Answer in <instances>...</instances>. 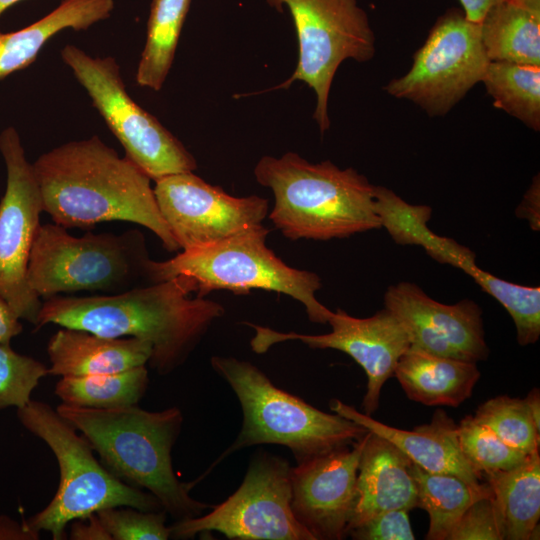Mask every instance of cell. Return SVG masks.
I'll return each instance as SVG.
<instances>
[{
	"mask_svg": "<svg viewBox=\"0 0 540 540\" xmlns=\"http://www.w3.org/2000/svg\"><path fill=\"white\" fill-rule=\"evenodd\" d=\"M187 276L140 285L115 294L57 295L42 302L35 331L48 325L107 337H132L152 346L148 361L161 376L183 365L213 322L225 313L219 303L194 297Z\"/></svg>",
	"mask_w": 540,
	"mask_h": 540,
	"instance_id": "cell-1",
	"label": "cell"
},
{
	"mask_svg": "<svg viewBox=\"0 0 540 540\" xmlns=\"http://www.w3.org/2000/svg\"><path fill=\"white\" fill-rule=\"evenodd\" d=\"M32 164L43 212L53 223L66 229L136 223L151 230L167 251L180 249L159 211L151 179L98 136L62 144Z\"/></svg>",
	"mask_w": 540,
	"mask_h": 540,
	"instance_id": "cell-2",
	"label": "cell"
},
{
	"mask_svg": "<svg viewBox=\"0 0 540 540\" xmlns=\"http://www.w3.org/2000/svg\"><path fill=\"white\" fill-rule=\"evenodd\" d=\"M56 410L84 436L111 474L151 493L175 521L212 508L192 498L190 483L174 472L171 453L184 419L178 407L147 411L137 404L100 409L61 403Z\"/></svg>",
	"mask_w": 540,
	"mask_h": 540,
	"instance_id": "cell-3",
	"label": "cell"
},
{
	"mask_svg": "<svg viewBox=\"0 0 540 540\" xmlns=\"http://www.w3.org/2000/svg\"><path fill=\"white\" fill-rule=\"evenodd\" d=\"M259 184L274 194L269 218L291 240H330L381 228L375 186L353 168L331 161L310 163L294 152L262 157Z\"/></svg>",
	"mask_w": 540,
	"mask_h": 540,
	"instance_id": "cell-4",
	"label": "cell"
},
{
	"mask_svg": "<svg viewBox=\"0 0 540 540\" xmlns=\"http://www.w3.org/2000/svg\"><path fill=\"white\" fill-rule=\"evenodd\" d=\"M213 370L238 398L243 413L233 443L196 480L193 487L226 457L260 444L287 447L296 463L352 445L367 429L337 413L330 414L273 384L257 366L234 357L213 356Z\"/></svg>",
	"mask_w": 540,
	"mask_h": 540,
	"instance_id": "cell-5",
	"label": "cell"
},
{
	"mask_svg": "<svg viewBox=\"0 0 540 540\" xmlns=\"http://www.w3.org/2000/svg\"><path fill=\"white\" fill-rule=\"evenodd\" d=\"M17 418L26 430L46 443L59 467L54 497L26 520L33 529L49 532L54 540H63L68 523L107 507L164 510L151 493L111 474L95 457L84 436L49 404L31 400L17 409Z\"/></svg>",
	"mask_w": 540,
	"mask_h": 540,
	"instance_id": "cell-6",
	"label": "cell"
},
{
	"mask_svg": "<svg viewBox=\"0 0 540 540\" xmlns=\"http://www.w3.org/2000/svg\"><path fill=\"white\" fill-rule=\"evenodd\" d=\"M268 234L262 224L213 244L182 250L165 261L150 259L147 281L184 275L194 281L198 297L221 289L235 294H248L252 289L274 291L303 304L310 321L327 323L332 311L315 297L322 286L320 277L284 263L267 247Z\"/></svg>",
	"mask_w": 540,
	"mask_h": 540,
	"instance_id": "cell-7",
	"label": "cell"
},
{
	"mask_svg": "<svg viewBox=\"0 0 540 540\" xmlns=\"http://www.w3.org/2000/svg\"><path fill=\"white\" fill-rule=\"evenodd\" d=\"M149 260L144 235L137 229L76 237L55 223L41 224L27 281L44 300L80 291L115 294L148 282Z\"/></svg>",
	"mask_w": 540,
	"mask_h": 540,
	"instance_id": "cell-8",
	"label": "cell"
},
{
	"mask_svg": "<svg viewBox=\"0 0 540 540\" xmlns=\"http://www.w3.org/2000/svg\"><path fill=\"white\" fill-rule=\"evenodd\" d=\"M60 55L125 156L151 180L197 169L195 158L181 141L130 97L113 57H92L73 44L64 46Z\"/></svg>",
	"mask_w": 540,
	"mask_h": 540,
	"instance_id": "cell-9",
	"label": "cell"
},
{
	"mask_svg": "<svg viewBox=\"0 0 540 540\" xmlns=\"http://www.w3.org/2000/svg\"><path fill=\"white\" fill-rule=\"evenodd\" d=\"M282 11L285 5L297 33L299 56L293 74L272 88L287 89L302 81L316 94L313 118L320 132L330 127L328 99L333 78L340 64L353 59L371 60L376 52L375 34L367 13L357 0H267Z\"/></svg>",
	"mask_w": 540,
	"mask_h": 540,
	"instance_id": "cell-10",
	"label": "cell"
},
{
	"mask_svg": "<svg viewBox=\"0 0 540 540\" xmlns=\"http://www.w3.org/2000/svg\"><path fill=\"white\" fill-rule=\"evenodd\" d=\"M291 468L285 458L258 451L233 494L208 513L175 521L170 538L216 531L236 540H315L292 513Z\"/></svg>",
	"mask_w": 540,
	"mask_h": 540,
	"instance_id": "cell-11",
	"label": "cell"
},
{
	"mask_svg": "<svg viewBox=\"0 0 540 540\" xmlns=\"http://www.w3.org/2000/svg\"><path fill=\"white\" fill-rule=\"evenodd\" d=\"M489 62L479 23L452 8L437 19L409 71L392 79L384 91L413 102L431 117L444 116L482 82Z\"/></svg>",
	"mask_w": 540,
	"mask_h": 540,
	"instance_id": "cell-12",
	"label": "cell"
},
{
	"mask_svg": "<svg viewBox=\"0 0 540 540\" xmlns=\"http://www.w3.org/2000/svg\"><path fill=\"white\" fill-rule=\"evenodd\" d=\"M0 152L7 169L5 193L0 201V296L16 315L35 324L42 299L27 281L31 249L43 212L40 187L14 127L0 134Z\"/></svg>",
	"mask_w": 540,
	"mask_h": 540,
	"instance_id": "cell-13",
	"label": "cell"
},
{
	"mask_svg": "<svg viewBox=\"0 0 540 540\" xmlns=\"http://www.w3.org/2000/svg\"><path fill=\"white\" fill-rule=\"evenodd\" d=\"M332 331L327 334L309 335L280 332L245 322L255 334L250 340L257 354L267 352L275 344L301 341L312 349H335L348 354L365 371L366 393L362 408L371 416L379 406L385 382L394 376L399 359L409 350L410 339L400 320L387 308L371 317L356 318L342 309L331 313L328 322Z\"/></svg>",
	"mask_w": 540,
	"mask_h": 540,
	"instance_id": "cell-14",
	"label": "cell"
},
{
	"mask_svg": "<svg viewBox=\"0 0 540 540\" xmlns=\"http://www.w3.org/2000/svg\"><path fill=\"white\" fill-rule=\"evenodd\" d=\"M153 191L159 211L182 250L260 226L268 214L265 198L231 196L193 172L160 178Z\"/></svg>",
	"mask_w": 540,
	"mask_h": 540,
	"instance_id": "cell-15",
	"label": "cell"
},
{
	"mask_svg": "<svg viewBox=\"0 0 540 540\" xmlns=\"http://www.w3.org/2000/svg\"><path fill=\"white\" fill-rule=\"evenodd\" d=\"M384 307L403 324L410 348L474 363L489 355L482 310L472 300L443 304L418 285L400 282L385 292Z\"/></svg>",
	"mask_w": 540,
	"mask_h": 540,
	"instance_id": "cell-16",
	"label": "cell"
},
{
	"mask_svg": "<svg viewBox=\"0 0 540 540\" xmlns=\"http://www.w3.org/2000/svg\"><path fill=\"white\" fill-rule=\"evenodd\" d=\"M366 436L367 433L352 445L291 468V510L315 540H341L348 536Z\"/></svg>",
	"mask_w": 540,
	"mask_h": 540,
	"instance_id": "cell-17",
	"label": "cell"
},
{
	"mask_svg": "<svg viewBox=\"0 0 540 540\" xmlns=\"http://www.w3.org/2000/svg\"><path fill=\"white\" fill-rule=\"evenodd\" d=\"M411 466L412 461L394 444L367 432L347 533L381 512L394 509L410 511L417 507V489Z\"/></svg>",
	"mask_w": 540,
	"mask_h": 540,
	"instance_id": "cell-18",
	"label": "cell"
},
{
	"mask_svg": "<svg viewBox=\"0 0 540 540\" xmlns=\"http://www.w3.org/2000/svg\"><path fill=\"white\" fill-rule=\"evenodd\" d=\"M331 410L387 439L428 472L452 474L471 484L482 481L460 450L457 424L442 409L435 411L430 423L413 430L381 423L337 399L331 401Z\"/></svg>",
	"mask_w": 540,
	"mask_h": 540,
	"instance_id": "cell-19",
	"label": "cell"
},
{
	"mask_svg": "<svg viewBox=\"0 0 540 540\" xmlns=\"http://www.w3.org/2000/svg\"><path fill=\"white\" fill-rule=\"evenodd\" d=\"M47 354L49 375L82 377L117 373L146 365L152 346L132 337H107L61 327L50 337Z\"/></svg>",
	"mask_w": 540,
	"mask_h": 540,
	"instance_id": "cell-20",
	"label": "cell"
},
{
	"mask_svg": "<svg viewBox=\"0 0 540 540\" xmlns=\"http://www.w3.org/2000/svg\"><path fill=\"white\" fill-rule=\"evenodd\" d=\"M375 188V211L381 227L397 244L421 246L437 262L464 271L484 292L494 286L497 277L477 266L474 252L452 238L439 236L429 229L427 224L432 215L431 207L409 204L386 187Z\"/></svg>",
	"mask_w": 540,
	"mask_h": 540,
	"instance_id": "cell-21",
	"label": "cell"
},
{
	"mask_svg": "<svg viewBox=\"0 0 540 540\" xmlns=\"http://www.w3.org/2000/svg\"><path fill=\"white\" fill-rule=\"evenodd\" d=\"M394 377L412 401L458 407L472 395L480 371L474 362L409 348L399 359Z\"/></svg>",
	"mask_w": 540,
	"mask_h": 540,
	"instance_id": "cell-22",
	"label": "cell"
},
{
	"mask_svg": "<svg viewBox=\"0 0 540 540\" xmlns=\"http://www.w3.org/2000/svg\"><path fill=\"white\" fill-rule=\"evenodd\" d=\"M114 0H65L33 24L15 32H0V79L25 69L47 41L64 29L86 30L109 18Z\"/></svg>",
	"mask_w": 540,
	"mask_h": 540,
	"instance_id": "cell-23",
	"label": "cell"
},
{
	"mask_svg": "<svg viewBox=\"0 0 540 540\" xmlns=\"http://www.w3.org/2000/svg\"><path fill=\"white\" fill-rule=\"evenodd\" d=\"M479 25L490 61L540 66V0H499Z\"/></svg>",
	"mask_w": 540,
	"mask_h": 540,
	"instance_id": "cell-24",
	"label": "cell"
},
{
	"mask_svg": "<svg viewBox=\"0 0 540 540\" xmlns=\"http://www.w3.org/2000/svg\"><path fill=\"white\" fill-rule=\"evenodd\" d=\"M492 490L503 540L534 539L540 518V455L518 466L483 476Z\"/></svg>",
	"mask_w": 540,
	"mask_h": 540,
	"instance_id": "cell-25",
	"label": "cell"
},
{
	"mask_svg": "<svg viewBox=\"0 0 540 540\" xmlns=\"http://www.w3.org/2000/svg\"><path fill=\"white\" fill-rule=\"evenodd\" d=\"M411 473L417 489V507L429 515L427 540H448L469 506L492 494L485 481L471 484L452 474L428 472L413 462Z\"/></svg>",
	"mask_w": 540,
	"mask_h": 540,
	"instance_id": "cell-26",
	"label": "cell"
},
{
	"mask_svg": "<svg viewBox=\"0 0 540 540\" xmlns=\"http://www.w3.org/2000/svg\"><path fill=\"white\" fill-rule=\"evenodd\" d=\"M191 0H152L146 42L141 53L136 82L159 91L174 61L181 30Z\"/></svg>",
	"mask_w": 540,
	"mask_h": 540,
	"instance_id": "cell-27",
	"label": "cell"
},
{
	"mask_svg": "<svg viewBox=\"0 0 540 540\" xmlns=\"http://www.w3.org/2000/svg\"><path fill=\"white\" fill-rule=\"evenodd\" d=\"M148 385V369L143 365L117 373L61 377L54 393L63 404L106 409L138 404Z\"/></svg>",
	"mask_w": 540,
	"mask_h": 540,
	"instance_id": "cell-28",
	"label": "cell"
},
{
	"mask_svg": "<svg viewBox=\"0 0 540 540\" xmlns=\"http://www.w3.org/2000/svg\"><path fill=\"white\" fill-rule=\"evenodd\" d=\"M482 82L496 108L540 130V66L490 61Z\"/></svg>",
	"mask_w": 540,
	"mask_h": 540,
	"instance_id": "cell-29",
	"label": "cell"
},
{
	"mask_svg": "<svg viewBox=\"0 0 540 540\" xmlns=\"http://www.w3.org/2000/svg\"><path fill=\"white\" fill-rule=\"evenodd\" d=\"M474 418L507 445L530 455L539 451L540 430L520 398L500 395L481 404Z\"/></svg>",
	"mask_w": 540,
	"mask_h": 540,
	"instance_id": "cell-30",
	"label": "cell"
},
{
	"mask_svg": "<svg viewBox=\"0 0 540 540\" xmlns=\"http://www.w3.org/2000/svg\"><path fill=\"white\" fill-rule=\"evenodd\" d=\"M457 435L463 456L481 480L486 474L518 466L528 456L504 443L472 415L457 424Z\"/></svg>",
	"mask_w": 540,
	"mask_h": 540,
	"instance_id": "cell-31",
	"label": "cell"
},
{
	"mask_svg": "<svg viewBox=\"0 0 540 540\" xmlns=\"http://www.w3.org/2000/svg\"><path fill=\"white\" fill-rule=\"evenodd\" d=\"M48 367L37 359L17 353L10 343H0V410L26 406Z\"/></svg>",
	"mask_w": 540,
	"mask_h": 540,
	"instance_id": "cell-32",
	"label": "cell"
},
{
	"mask_svg": "<svg viewBox=\"0 0 540 540\" xmlns=\"http://www.w3.org/2000/svg\"><path fill=\"white\" fill-rule=\"evenodd\" d=\"M112 540H167V513L144 511L129 506L107 507L95 512Z\"/></svg>",
	"mask_w": 540,
	"mask_h": 540,
	"instance_id": "cell-33",
	"label": "cell"
},
{
	"mask_svg": "<svg viewBox=\"0 0 540 540\" xmlns=\"http://www.w3.org/2000/svg\"><path fill=\"white\" fill-rule=\"evenodd\" d=\"M448 540H503L492 494L476 500L469 506Z\"/></svg>",
	"mask_w": 540,
	"mask_h": 540,
	"instance_id": "cell-34",
	"label": "cell"
},
{
	"mask_svg": "<svg viewBox=\"0 0 540 540\" xmlns=\"http://www.w3.org/2000/svg\"><path fill=\"white\" fill-rule=\"evenodd\" d=\"M408 512L404 509L381 512L350 530L348 536L355 540H414Z\"/></svg>",
	"mask_w": 540,
	"mask_h": 540,
	"instance_id": "cell-35",
	"label": "cell"
},
{
	"mask_svg": "<svg viewBox=\"0 0 540 540\" xmlns=\"http://www.w3.org/2000/svg\"><path fill=\"white\" fill-rule=\"evenodd\" d=\"M70 523L71 540H112L96 513L77 518Z\"/></svg>",
	"mask_w": 540,
	"mask_h": 540,
	"instance_id": "cell-36",
	"label": "cell"
},
{
	"mask_svg": "<svg viewBox=\"0 0 540 540\" xmlns=\"http://www.w3.org/2000/svg\"><path fill=\"white\" fill-rule=\"evenodd\" d=\"M516 216L528 220L530 227L534 231L540 229V180L537 174L527 192L525 193L522 202L516 210Z\"/></svg>",
	"mask_w": 540,
	"mask_h": 540,
	"instance_id": "cell-37",
	"label": "cell"
},
{
	"mask_svg": "<svg viewBox=\"0 0 540 540\" xmlns=\"http://www.w3.org/2000/svg\"><path fill=\"white\" fill-rule=\"evenodd\" d=\"M40 532L33 529L28 523L0 515V540H38Z\"/></svg>",
	"mask_w": 540,
	"mask_h": 540,
	"instance_id": "cell-38",
	"label": "cell"
},
{
	"mask_svg": "<svg viewBox=\"0 0 540 540\" xmlns=\"http://www.w3.org/2000/svg\"><path fill=\"white\" fill-rule=\"evenodd\" d=\"M22 331L23 326L20 318L4 298L0 296V343H10Z\"/></svg>",
	"mask_w": 540,
	"mask_h": 540,
	"instance_id": "cell-39",
	"label": "cell"
},
{
	"mask_svg": "<svg viewBox=\"0 0 540 540\" xmlns=\"http://www.w3.org/2000/svg\"><path fill=\"white\" fill-rule=\"evenodd\" d=\"M466 17L479 23L487 10L499 0H459Z\"/></svg>",
	"mask_w": 540,
	"mask_h": 540,
	"instance_id": "cell-40",
	"label": "cell"
},
{
	"mask_svg": "<svg viewBox=\"0 0 540 540\" xmlns=\"http://www.w3.org/2000/svg\"><path fill=\"white\" fill-rule=\"evenodd\" d=\"M524 401L530 411L536 427L540 430V392L538 388L532 389Z\"/></svg>",
	"mask_w": 540,
	"mask_h": 540,
	"instance_id": "cell-41",
	"label": "cell"
},
{
	"mask_svg": "<svg viewBox=\"0 0 540 540\" xmlns=\"http://www.w3.org/2000/svg\"><path fill=\"white\" fill-rule=\"evenodd\" d=\"M21 0H0V16L11 6ZM65 1V0H63Z\"/></svg>",
	"mask_w": 540,
	"mask_h": 540,
	"instance_id": "cell-42",
	"label": "cell"
}]
</instances>
